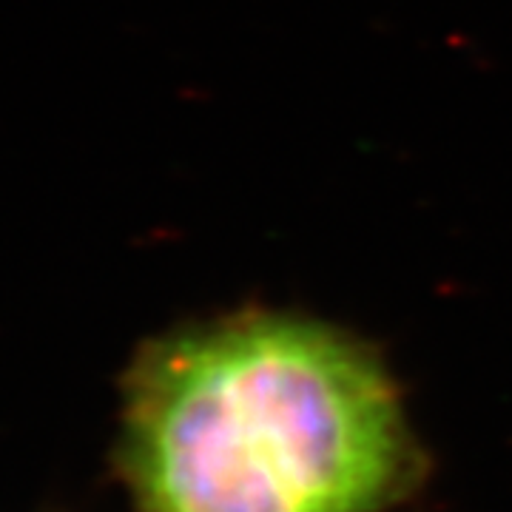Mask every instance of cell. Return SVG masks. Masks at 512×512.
Returning <instances> with one entry per match:
<instances>
[{
	"label": "cell",
	"instance_id": "cell-1",
	"mask_svg": "<svg viewBox=\"0 0 512 512\" xmlns=\"http://www.w3.org/2000/svg\"><path fill=\"white\" fill-rule=\"evenodd\" d=\"M120 399L131 512H382L419 476L379 356L296 313L163 333L134 353Z\"/></svg>",
	"mask_w": 512,
	"mask_h": 512
}]
</instances>
